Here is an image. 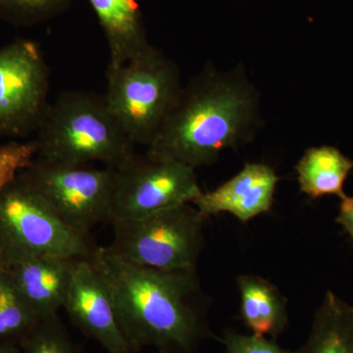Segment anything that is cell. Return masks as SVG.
<instances>
[{"label":"cell","mask_w":353,"mask_h":353,"mask_svg":"<svg viewBox=\"0 0 353 353\" xmlns=\"http://www.w3.org/2000/svg\"><path fill=\"white\" fill-rule=\"evenodd\" d=\"M76 261L41 257L7 269L21 296L41 321L57 317L64 308Z\"/></svg>","instance_id":"obj_12"},{"label":"cell","mask_w":353,"mask_h":353,"mask_svg":"<svg viewBox=\"0 0 353 353\" xmlns=\"http://www.w3.org/2000/svg\"><path fill=\"white\" fill-rule=\"evenodd\" d=\"M22 353H85L72 340L59 316L41 320L20 343Z\"/></svg>","instance_id":"obj_19"},{"label":"cell","mask_w":353,"mask_h":353,"mask_svg":"<svg viewBox=\"0 0 353 353\" xmlns=\"http://www.w3.org/2000/svg\"><path fill=\"white\" fill-rule=\"evenodd\" d=\"M279 176L264 163H246L233 178L192 202L205 219L230 213L246 223L273 208Z\"/></svg>","instance_id":"obj_11"},{"label":"cell","mask_w":353,"mask_h":353,"mask_svg":"<svg viewBox=\"0 0 353 353\" xmlns=\"http://www.w3.org/2000/svg\"><path fill=\"white\" fill-rule=\"evenodd\" d=\"M236 283L241 318L246 328L276 340L289 324L287 299L275 285L259 276L241 275Z\"/></svg>","instance_id":"obj_14"},{"label":"cell","mask_w":353,"mask_h":353,"mask_svg":"<svg viewBox=\"0 0 353 353\" xmlns=\"http://www.w3.org/2000/svg\"><path fill=\"white\" fill-rule=\"evenodd\" d=\"M105 99L134 145L148 148L178 99L183 83L178 65L150 46L119 67H108Z\"/></svg>","instance_id":"obj_5"},{"label":"cell","mask_w":353,"mask_h":353,"mask_svg":"<svg viewBox=\"0 0 353 353\" xmlns=\"http://www.w3.org/2000/svg\"><path fill=\"white\" fill-rule=\"evenodd\" d=\"M75 0H0V21L32 27L66 12Z\"/></svg>","instance_id":"obj_18"},{"label":"cell","mask_w":353,"mask_h":353,"mask_svg":"<svg viewBox=\"0 0 353 353\" xmlns=\"http://www.w3.org/2000/svg\"><path fill=\"white\" fill-rule=\"evenodd\" d=\"M108 41V67L115 68L152 46L137 0H88Z\"/></svg>","instance_id":"obj_13"},{"label":"cell","mask_w":353,"mask_h":353,"mask_svg":"<svg viewBox=\"0 0 353 353\" xmlns=\"http://www.w3.org/2000/svg\"><path fill=\"white\" fill-rule=\"evenodd\" d=\"M227 353H296L285 350L268 336L245 334L228 329L219 339Z\"/></svg>","instance_id":"obj_21"},{"label":"cell","mask_w":353,"mask_h":353,"mask_svg":"<svg viewBox=\"0 0 353 353\" xmlns=\"http://www.w3.org/2000/svg\"><path fill=\"white\" fill-rule=\"evenodd\" d=\"M50 68L39 44L17 39L0 48V136L36 134L48 110Z\"/></svg>","instance_id":"obj_9"},{"label":"cell","mask_w":353,"mask_h":353,"mask_svg":"<svg viewBox=\"0 0 353 353\" xmlns=\"http://www.w3.org/2000/svg\"><path fill=\"white\" fill-rule=\"evenodd\" d=\"M112 169L111 223L138 219L164 209L192 203L202 192L196 169L148 152L143 154L134 152Z\"/></svg>","instance_id":"obj_8"},{"label":"cell","mask_w":353,"mask_h":353,"mask_svg":"<svg viewBox=\"0 0 353 353\" xmlns=\"http://www.w3.org/2000/svg\"><path fill=\"white\" fill-rule=\"evenodd\" d=\"M108 284L118 324L132 353H196L213 336L210 301L196 268L159 270L130 263L99 246L90 259Z\"/></svg>","instance_id":"obj_1"},{"label":"cell","mask_w":353,"mask_h":353,"mask_svg":"<svg viewBox=\"0 0 353 353\" xmlns=\"http://www.w3.org/2000/svg\"><path fill=\"white\" fill-rule=\"evenodd\" d=\"M353 169V161L331 145L314 146L305 150L296 164L299 189L316 199L325 196L343 199V185Z\"/></svg>","instance_id":"obj_15"},{"label":"cell","mask_w":353,"mask_h":353,"mask_svg":"<svg viewBox=\"0 0 353 353\" xmlns=\"http://www.w3.org/2000/svg\"><path fill=\"white\" fill-rule=\"evenodd\" d=\"M0 353H22L19 345L10 343H0Z\"/></svg>","instance_id":"obj_23"},{"label":"cell","mask_w":353,"mask_h":353,"mask_svg":"<svg viewBox=\"0 0 353 353\" xmlns=\"http://www.w3.org/2000/svg\"><path fill=\"white\" fill-rule=\"evenodd\" d=\"M336 220L353 240V196H345L341 199L339 215Z\"/></svg>","instance_id":"obj_22"},{"label":"cell","mask_w":353,"mask_h":353,"mask_svg":"<svg viewBox=\"0 0 353 353\" xmlns=\"http://www.w3.org/2000/svg\"><path fill=\"white\" fill-rule=\"evenodd\" d=\"M72 323L108 353H132L118 324L110 290L90 260H78L65 303Z\"/></svg>","instance_id":"obj_10"},{"label":"cell","mask_w":353,"mask_h":353,"mask_svg":"<svg viewBox=\"0 0 353 353\" xmlns=\"http://www.w3.org/2000/svg\"><path fill=\"white\" fill-rule=\"evenodd\" d=\"M205 218L192 203L138 219L113 221L111 252L130 263L159 269L196 268L204 248Z\"/></svg>","instance_id":"obj_6"},{"label":"cell","mask_w":353,"mask_h":353,"mask_svg":"<svg viewBox=\"0 0 353 353\" xmlns=\"http://www.w3.org/2000/svg\"><path fill=\"white\" fill-rule=\"evenodd\" d=\"M296 353H353V306L327 292Z\"/></svg>","instance_id":"obj_16"},{"label":"cell","mask_w":353,"mask_h":353,"mask_svg":"<svg viewBox=\"0 0 353 353\" xmlns=\"http://www.w3.org/2000/svg\"><path fill=\"white\" fill-rule=\"evenodd\" d=\"M90 234L67 225L19 173L0 190V250L6 269L28 260H90Z\"/></svg>","instance_id":"obj_4"},{"label":"cell","mask_w":353,"mask_h":353,"mask_svg":"<svg viewBox=\"0 0 353 353\" xmlns=\"http://www.w3.org/2000/svg\"><path fill=\"white\" fill-rule=\"evenodd\" d=\"M41 320L25 303L8 270L0 273V343H20Z\"/></svg>","instance_id":"obj_17"},{"label":"cell","mask_w":353,"mask_h":353,"mask_svg":"<svg viewBox=\"0 0 353 353\" xmlns=\"http://www.w3.org/2000/svg\"><path fill=\"white\" fill-rule=\"evenodd\" d=\"M20 175L70 227L90 234L111 223L114 172L92 164L51 161L36 157Z\"/></svg>","instance_id":"obj_7"},{"label":"cell","mask_w":353,"mask_h":353,"mask_svg":"<svg viewBox=\"0 0 353 353\" xmlns=\"http://www.w3.org/2000/svg\"><path fill=\"white\" fill-rule=\"evenodd\" d=\"M4 270H6V261H4L3 254H2L1 250H0V273Z\"/></svg>","instance_id":"obj_24"},{"label":"cell","mask_w":353,"mask_h":353,"mask_svg":"<svg viewBox=\"0 0 353 353\" xmlns=\"http://www.w3.org/2000/svg\"><path fill=\"white\" fill-rule=\"evenodd\" d=\"M262 126L260 94L243 65L221 71L208 63L183 85L146 152L194 169L210 166L224 150L252 141Z\"/></svg>","instance_id":"obj_2"},{"label":"cell","mask_w":353,"mask_h":353,"mask_svg":"<svg viewBox=\"0 0 353 353\" xmlns=\"http://www.w3.org/2000/svg\"><path fill=\"white\" fill-rule=\"evenodd\" d=\"M34 139L37 157L72 164L99 162L117 168L136 152L105 95L67 90L50 103Z\"/></svg>","instance_id":"obj_3"},{"label":"cell","mask_w":353,"mask_h":353,"mask_svg":"<svg viewBox=\"0 0 353 353\" xmlns=\"http://www.w3.org/2000/svg\"><path fill=\"white\" fill-rule=\"evenodd\" d=\"M38 154L36 141H10L0 145V190Z\"/></svg>","instance_id":"obj_20"}]
</instances>
